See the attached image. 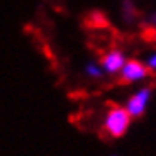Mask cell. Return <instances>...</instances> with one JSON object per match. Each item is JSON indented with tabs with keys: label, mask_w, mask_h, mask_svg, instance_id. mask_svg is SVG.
<instances>
[{
	"label": "cell",
	"mask_w": 156,
	"mask_h": 156,
	"mask_svg": "<svg viewBox=\"0 0 156 156\" xmlns=\"http://www.w3.org/2000/svg\"><path fill=\"white\" fill-rule=\"evenodd\" d=\"M131 119L133 117L129 115V112L124 107L119 105H112L109 109L105 115V121H104V129L110 137H122L126 134V131L129 129L131 124Z\"/></svg>",
	"instance_id": "1"
},
{
	"label": "cell",
	"mask_w": 156,
	"mask_h": 156,
	"mask_svg": "<svg viewBox=\"0 0 156 156\" xmlns=\"http://www.w3.org/2000/svg\"><path fill=\"white\" fill-rule=\"evenodd\" d=\"M148 75H153V70H149L137 59H129L121 68V83H134L137 80L146 78Z\"/></svg>",
	"instance_id": "2"
},
{
	"label": "cell",
	"mask_w": 156,
	"mask_h": 156,
	"mask_svg": "<svg viewBox=\"0 0 156 156\" xmlns=\"http://www.w3.org/2000/svg\"><path fill=\"white\" fill-rule=\"evenodd\" d=\"M149 88H143L139 90L137 94H134L133 97L129 98L127 102V107L126 110L129 112L131 117H139L144 114V109H146V104H148V98H149Z\"/></svg>",
	"instance_id": "3"
},
{
	"label": "cell",
	"mask_w": 156,
	"mask_h": 156,
	"mask_svg": "<svg viewBox=\"0 0 156 156\" xmlns=\"http://www.w3.org/2000/svg\"><path fill=\"white\" fill-rule=\"evenodd\" d=\"M124 63H126L124 55H122L119 49H112V51H109V53L102 58L100 66H102V70L105 71V73L115 75V73L121 71V68L124 66Z\"/></svg>",
	"instance_id": "4"
},
{
	"label": "cell",
	"mask_w": 156,
	"mask_h": 156,
	"mask_svg": "<svg viewBox=\"0 0 156 156\" xmlns=\"http://www.w3.org/2000/svg\"><path fill=\"white\" fill-rule=\"evenodd\" d=\"M102 66H98L97 63H88L85 66V73L88 75V76H92V78H100L102 76Z\"/></svg>",
	"instance_id": "5"
},
{
	"label": "cell",
	"mask_w": 156,
	"mask_h": 156,
	"mask_svg": "<svg viewBox=\"0 0 156 156\" xmlns=\"http://www.w3.org/2000/svg\"><path fill=\"white\" fill-rule=\"evenodd\" d=\"M134 17H136V9L133 7V4H131L129 0H126L124 2V19L127 20V22H131Z\"/></svg>",
	"instance_id": "6"
},
{
	"label": "cell",
	"mask_w": 156,
	"mask_h": 156,
	"mask_svg": "<svg viewBox=\"0 0 156 156\" xmlns=\"http://www.w3.org/2000/svg\"><path fill=\"white\" fill-rule=\"evenodd\" d=\"M146 66H148L149 70H153V71L156 70V55H154V56H151V58L148 59V65H146Z\"/></svg>",
	"instance_id": "7"
},
{
	"label": "cell",
	"mask_w": 156,
	"mask_h": 156,
	"mask_svg": "<svg viewBox=\"0 0 156 156\" xmlns=\"http://www.w3.org/2000/svg\"><path fill=\"white\" fill-rule=\"evenodd\" d=\"M149 20H151V24H153V26L156 27V14H153V16L149 17Z\"/></svg>",
	"instance_id": "8"
}]
</instances>
